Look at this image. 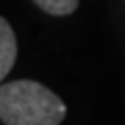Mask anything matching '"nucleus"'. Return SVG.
Instances as JSON below:
<instances>
[{
  "label": "nucleus",
  "instance_id": "obj_1",
  "mask_svg": "<svg viewBox=\"0 0 125 125\" xmlns=\"http://www.w3.org/2000/svg\"><path fill=\"white\" fill-rule=\"evenodd\" d=\"M65 115V102L38 81H6L0 88V119L4 125H61Z\"/></svg>",
  "mask_w": 125,
  "mask_h": 125
},
{
  "label": "nucleus",
  "instance_id": "obj_2",
  "mask_svg": "<svg viewBox=\"0 0 125 125\" xmlns=\"http://www.w3.org/2000/svg\"><path fill=\"white\" fill-rule=\"evenodd\" d=\"M17 58V38L4 17L0 19V77H9Z\"/></svg>",
  "mask_w": 125,
  "mask_h": 125
},
{
  "label": "nucleus",
  "instance_id": "obj_3",
  "mask_svg": "<svg viewBox=\"0 0 125 125\" xmlns=\"http://www.w3.org/2000/svg\"><path fill=\"white\" fill-rule=\"evenodd\" d=\"M33 2L42 10H46L50 15H58V17L75 13L77 4H79V0H33Z\"/></svg>",
  "mask_w": 125,
  "mask_h": 125
}]
</instances>
